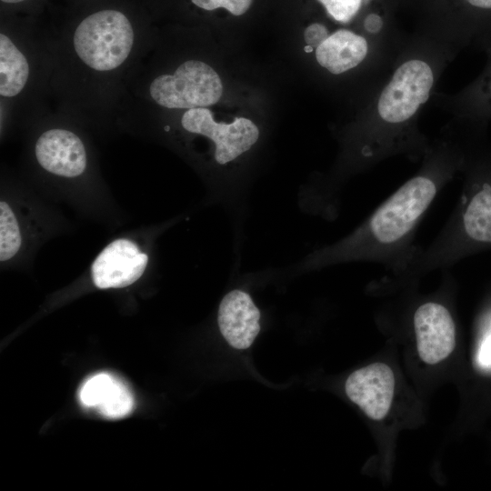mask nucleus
I'll return each mask as SVG.
<instances>
[{
    "instance_id": "obj_21",
    "label": "nucleus",
    "mask_w": 491,
    "mask_h": 491,
    "mask_svg": "<svg viewBox=\"0 0 491 491\" xmlns=\"http://www.w3.org/2000/svg\"><path fill=\"white\" fill-rule=\"evenodd\" d=\"M479 361L486 366L491 365V334L485 339L481 346Z\"/></svg>"
},
{
    "instance_id": "obj_14",
    "label": "nucleus",
    "mask_w": 491,
    "mask_h": 491,
    "mask_svg": "<svg viewBox=\"0 0 491 491\" xmlns=\"http://www.w3.org/2000/svg\"><path fill=\"white\" fill-rule=\"evenodd\" d=\"M29 65L25 55L4 33L0 34V95L14 97L25 86Z\"/></svg>"
},
{
    "instance_id": "obj_1",
    "label": "nucleus",
    "mask_w": 491,
    "mask_h": 491,
    "mask_svg": "<svg viewBox=\"0 0 491 491\" xmlns=\"http://www.w3.org/2000/svg\"><path fill=\"white\" fill-rule=\"evenodd\" d=\"M449 168H428L391 194L346 246L352 256L400 271L412 257L415 233L440 190L451 178Z\"/></svg>"
},
{
    "instance_id": "obj_11",
    "label": "nucleus",
    "mask_w": 491,
    "mask_h": 491,
    "mask_svg": "<svg viewBox=\"0 0 491 491\" xmlns=\"http://www.w3.org/2000/svg\"><path fill=\"white\" fill-rule=\"evenodd\" d=\"M260 312L250 296L233 290L222 299L217 322L226 342L235 349H246L260 331Z\"/></svg>"
},
{
    "instance_id": "obj_10",
    "label": "nucleus",
    "mask_w": 491,
    "mask_h": 491,
    "mask_svg": "<svg viewBox=\"0 0 491 491\" xmlns=\"http://www.w3.org/2000/svg\"><path fill=\"white\" fill-rule=\"evenodd\" d=\"M35 153L39 165L56 175L75 177L86 166L84 144L69 130L55 128L45 131L37 139Z\"/></svg>"
},
{
    "instance_id": "obj_4",
    "label": "nucleus",
    "mask_w": 491,
    "mask_h": 491,
    "mask_svg": "<svg viewBox=\"0 0 491 491\" xmlns=\"http://www.w3.org/2000/svg\"><path fill=\"white\" fill-rule=\"evenodd\" d=\"M149 94L163 107L190 109L217 103L223 95V85L210 65L189 60L174 74L155 77L150 84Z\"/></svg>"
},
{
    "instance_id": "obj_13",
    "label": "nucleus",
    "mask_w": 491,
    "mask_h": 491,
    "mask_svg": "<svg viewBox=\"0 0 491 491\" xmlns=\"http://www.w3.org/2000/svg\"><path fill=\"white\" fill-rule=\"evenodd\" d=\"M367 50V42L363 36L340 29L328 35L316 48V58L330 73L340 75L359 65Z\"/></svg>"
},
{
    "instance_id": "obj_12",
    "label": "nucleus",
    "mask_w": 491,
    "mask_h": 491,
    "mask_svg": "<svg viewBox=\"0 0 491 491\" xmlns=\"http://www.w3.org/2000/svg\"><path fill=\"white\" fill-rule=\"evenodd\" d=\"M81 405L95 409L106 418L127 416L134 408V397L128 387L108 373H98L85 381L78 392Z\"/></svg>"
},
{
    "instance_id": "obj_5",
    "label": "nucleus",
    "mask_w": 491,
    "mask_h": 491,
    "mask_svg": "<svg viewBox=\"0 0 491 491\" xmlns=\"http://www.w3.org/2000/svg\"><path fill=\"white\" fill-rule=\"evenodd\" d=\"M433 85L434 73L427 63L419 59L403 63L379 96L380 119L389 125L406 122L428 100Z\"/></svg>"
},
{
    "instance_id": "obj_16",
    "label": "nucleus",
    "mask_w": 491,
    "mask_h": 491,
    "mask_svg": "<svg viewBox=\"0 0 491 491\" xmlns=\"http://www.w3.org/2000/svg\"><path fill=\"white\" fill-rule=\"evenodd\" d=\"M469 105L472 115L491 116V61L480 80L470 91Z\"/></svg>"
},
{
    "instance_id": "obj_3",
    "label": "nucleus",
    "mask_w": 491,
    "mask_h": 491,
    "mask_svg": "<svg viewBox=\"0 0 491 491\" xmlns=\"http://www.w3.org/2000/svg\"><path fill=\"white\" fill-rule=\"evenodd\" d=\"M135 33L120 11H97L83 19L75 30L73 44L79 59L89 68L106 72L119 67L129 56Z\"/></svg>"
},
{
    "instance_id": "obj_2",
    "label": "nucleus",
    "mask_w": 491,
    "mask_h": 491,
    "mask_svg": "<svg viewBox=\"0 0 491 491\" xmlns=\"http://www.w3.org/2000/svg\"><path fill=\"white\" fill-rule=\"evenodd\" d=\"M491 245V182H483L465 197L427 247L416 248L395 275L417 276L451 266L471 246Z\"/></svg>"
},
{
    "instance_id": "obj_19",
    "label": "nucleus",
    "mask_w": 491,
    "mask_h": 491,
    "mask_svg": "<svg viewBox=\"0 0 491 491\" xmlns=\"http://www.w3.org/2000/svg\"><path fill=\"white\" fill-rule=\"evenodd\" d=\"M328 35L326 27L319 23L309 25L304 31V38L306 45H310L313 48H316Z\"/></svg>"
},
{
    "instance_id": "obj_15",
    "label": "nucleus",
    "mask_w": 491,
    "mask_h": 491,
    "mask_svg": "<svg viewBox=\"0 0 491 491\" xmlns=\"http://www.w3.org/2000/svg\"><path fill=\"white\" fill-rule=\"evenodd\" d=\"M21 235L17 219L9 205L0 203V260L11 259L19 250Z\"/></svg>"
},
{
    "instance_id": "obj_8",
    "label": "nucleus",
    "mask_w": 491,
    "mask_h": 491,
    "mask_svg": "<svg viewBox=\"0 0 491 491\" xmlns=\"http://www.w3.org/2000/svg\"><path fill=\"white\" fill-rule=\"evenodd\" d=\"M394 389V373L384 363H374L354 371L345 385L349 399L373 420H381L387 415Z\"/></svg>"
},
{
    "instance_id": "obj_17",
    "label": "nucleus",
    "mask_w": 491,
    "mask_h": 491,
    "mask_svg": "<svg viewBox=\"0 0 491 491\" xmlns=\"http://www.w3.org/2000/svg\"><path fill=\"white\" fill-rule=\"evenodd\" d=\"M328 15L341 23L349 22L358 12L363 0H318Z\"/></svg>"
},
{
    "instance_id": "obj_23",
    "label": "nucleus",
    "mask_w": 491,
    "mask_h": 491,
    "mask_svg": "<svg viewBox=\"0 0 491 491\" xmlns=\"http://www.w3.org/2000/svg\"><path fill=\"white\" fill-rule=\"evenodd\" d=\"M313 49H314V48H313L312 46H310V45H306V46L304 47V50H305V52H306V53L312 52Z\"/></svg>"
},
{
    "instance_id": "obj_18",
    "label": "nucleus",
    "mask_w": 491,
    "mask_h": 491,
    "mask_svg": "<svg viewBox=\"0 0 491 491\" xmlns=\"http://www.w3.org/2000/svg\"><path fill=\"white\" fill-rule=\"evenodd\" d=\"M192 3L207 11L225 8L234 15H244L251 6L253 0H191Z\"/></svg>"
},
{
    "instance_id": "obj_22",
    "label": "nucleus",
    "mask_w": 491,
    "mask_h": 491,
    "mask_svg": "<svg viewBox=\"0 0 491 491\" xmlns=\"http://www.w3.org/2000/svg\"><path fill=\"white\" fill-rule=\"evenodd\" d=\"M1 1L6 4H16V3H21L25 0H1Z\"/></svg>"
},
{
    "instance_id": "obj_6",
    "label": "nucleus",
    "mask_w": 491,
    "mask_h": 491,
    "mask_svg": "<svg viewBox=\"0 0 491 491\" xmlns=\"http://www.w3.org/2000/svg\"><path fill=\"white\" fill-rule=\"evenodd\" d=\"M181 124L186 131L205 135L215 143V158L220 165L249 150L259 137V130L252 120L238 117L231 124L217 123L206 107L188 109Z\"/></svg>"
},
{
    "instance_id": "obj_9",
    "label": "nucleus",
    "mask_w": 491,
    "mask_h": 491,
    "mask_svg": "<svg viewBox=\"0 0 491 491\" xmlns=\"http://www.w3.org/2000/svg\"><path fill=\"white\" fill-rule=\"evenodd\" d=\"M147 262L148 256L135 243L115 240L94 261L93 282L101 289L125 287L141 277Z\"/></svg>"
},
{
    "instance_id": "obj_20",
    "label": "nucleus",
    "mask_w": 491,
    "mask_h": 491,
    "mask_svg": "<svg viewBox=\"0 0 491 491\" xmlns=\"http://www.w3.org/2000/svg\"><path fill=\"white\" fill-rule=\"evenodd\" d=\"M383 26L382 18L376 14L368 15L364 21V27L369 33H377Z\"/></svg>"
},
{
    "instance_id": "obj_24",
    "label": "nucleus",
    "mask_w": 491,
    "mask_h": 491,
    "mask_svg": "<svg viewBox=\"0 0 491 491\" xmlns=\"http://www.w3.org/2000/svg\"><path fill=\"white\" fill-rule=\"evenodd\" d=\"M370 1H371V0H363V3H364V4H367V3H369Z\"/></svg>"
},
{
    "instance_id": "obj_7",
    "label": "nucleus",
    "mask_w": 491,
    "mask_h": 491,
    "mask_svg": "<svg viewBox=\"0 0 491 491\" xmlns=\"http://www.w3.org/2000/svg\"><path fill=\"white\" fill-rule=\"evenodd\" d=\"M416 347L420 358L434 365L446 358L456 346V325L450 311L442 304L420 305L413 316Z\"/></svg>"
}]
</instances>
